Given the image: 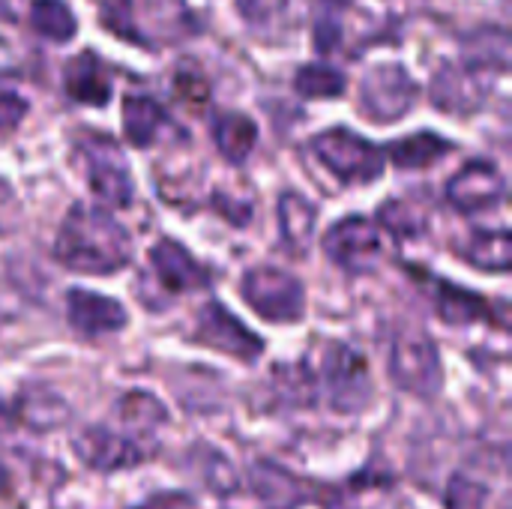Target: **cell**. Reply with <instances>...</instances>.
Returning <instances> with one entry per match:
<instances>
[{
    "instance_id": "1",
    "label": "cell",
    "mask_w": 512,
    "mask_h": 509,
    "mask_svg": "<svg viewBox=\"0 0 512 509\" xmlns=\"http://www.w3.org/2000/svg\"><path fill=\"white\" fill-rule=\"evenodd\" d=\"M54 255L66 270L108 276L129 264L132 240L129 231L105 210L75 204L54 240Z\"/></svg>"
},
{
    "instance_id": "2",
    "label": "cell",
    "mask_w": 512,
    "mask_h": 509,
    "mask_svg": "<svg viewBox=\"0 0 512 509\" xmlns=\"http://www.w3.org/2000/svg\"><path fill=\"white\" fill-rule=\"evenodd\" d=\"M102 24L120 39L147 48L177 42L183 33L195 30L192 12L183 0H105Z\"/></svg>"
},
{
    "instance_id": "3",
    "label": "cell",
    "mask_w": 512,
    "mask_h": 509,
    "mask_svg": "<svg viewBox=\"0 0 512 509\" xmlns=\"http://www.w3.org/2000/svg\"><path fill=\"white\" fill-rule=\"evenodd\" d=\"M312 150L321 159V165L345 186L375 183L384 174V162H387V156L378 144H372L363 135L342 129V126H333V129L315 135Z\"/></svg>"
},
{
    "instance_id": "4",
    "label": "cell",
    "mask_w": 512,
    "mask_h": 509,
    "mask_svg": "<svg viewBox=\"0 0 512 509\" xmlns=\"http://www.w3.org/2000/svg\"><path fill=\"white\" fill-rule=\"evenodd\" d=\"M324 399L339 414H357L372 399V375L366 366V357L351 345H327L321 357V375Z\"/></svg>"
},
{
    "instance_id": "5",
    "label": "cell",
    "mask_w": 512,
    "mask_h": 509,
    "mask_svg": "<svg viewBox=\"0 0 512 509\" xmlns=\"http://www.w3.org/2000/svg\"><path fill=\"white\" fill-rule=\"evenodd\" d=\"M81 162H84V174L87 183L93 189V195L105 204V207H129L135 186H132V174L126 165L123 150L117 147L114 138L108 135H87L78 144Z\"/></svg>"
},
{
    "instance_id": "6",
    "label": "cell",
    "mask_w": 512,
    "mask_h": 509,
    "mask_svg": "<svg viewBox=\"0 0 512 509\" xmlns=\"http://www.w3.org/2000/svg\"><path fill=\"white\" fill-rule=\"evenodd\" d=\"M243 300L249 303V309L255 315H261L264 321H276V324H291L300 321L306 312V291L303 285L276 267H255L243 276Z\"/></svg>"
},
{
    "instance_id": "7",
    "label": "cell",
    "mask_w": 512,
    "mask_h": 509,
    "mask_svg": "<svg viewBox=\"0 0 512 509\" xmlns=\"http://www.w3.org/2000/svg\"><path fill=\"white\" fill-rule=\"evenodd\" d=\"M420 96V84L402 63H378L360 81L363 114L375 123L402 120Z\"/></svg>"
},
{
    "instance_id": "8",
    "label": "cell",
    "mask_w": 512,
    "mask_h": 509,
    "mask_svg": "<svg viewBox=\"0 0 512 509\" xmlns=\"http://www.w3.org/2000/svg\"><path fill=\"white\" fill-rule=\"evenodd\" d=\"M390 378L414 396L432 399L441 393L444 369L435 342L426 333H402L390 351Z\"/></svg>"
},
{
    "instance_id": "9",
    "label": "cell",
    "mask_w": 512,
    "mask_h": 509,
    "mask_svg": "<svg viewBox=\"0 0 512 509\" xmlns=\"http://www.w3.org/2000/svg\"><path fill=\"white\" fill-rule=\"evenodd\" d=\"M492 90V72L471 63V60H450L444 63L429 84L432 105L447 114H477Z\"/></svg>"
},
{
    "instance_id": "10",
    "label": "cell",
    "mask_w": 512,
    "mask_h": 509,
    "mask_svg": "<svg viewBox=\"0 0 512 509\" xmlns=\"http://www.w3.org/2000/svg\"><path fill=\"white\" fill-rule=\"evenodd\" d=\"M195 342L213 348L240 363H255L264 354V342L222 303H204L195 315Z\"/></svg>"
},
{
    "instance_id": "11",
    "label": "cell",
    "mask_w": 512,
    "mask_h": 509,
    "mask_svg": "<svg viewBox=\"0 0 512 509\" xmlns=\"http://www.w3.org/2000/svg\"><path fill=\"white\" fill-rule=\"evenodd\" d=\"M324 252L348 273H369L384 252L381 228L366 216H348L327 228Z\"/></svg>"
},
{
    "instance_id": "12",
    "label": "cell",
    "mask_w": 512,
    "mask_h": 509,
    "mask_svg": "<svg viewBox=\"0 0 512 509\" xmlns=\"http://www.w3.org/2000/svg\"><path fill=\"white\" fill-rule=\"evenodd\" d=\"M504 195H507V180L486 159L468 162L447 183V201L459 213H483V210H492V207H498L504 201Z\"/></svg>"
},
{
    "instance_id": "13",
    "label": "cell",
    "mask_w": 512,
    "mask_h": 509,
    "mask_svg": "<svg viewBox=\"0 0 512 509\" xmlns=\"http://www.w3.org/2000/svg\"><path fill=\"white\" fill-rule=\"evenodd\" d=\"M66 312H69V324L87 339L111 336V333H120L126 327V309L117 300H111L105 294H93L87 288L69 291Z\"/></svg>"
},
{
    "instance_id": "14",
    "label": "cell",
    "mask_w": 512,
    "mask_h": 509,
    "mask_svg": "<svg viewBox=\"0 0 512 509\" xmlns=\"http://www.w3.org/2000/svg\"><path fill=\"white\" fill-rule=\"evenodd\" d=\"M75 450L84 459V465H90L93 471H102V474L132 468L141 462L138 444L129 435H117L105 426H87L75 438Z\"/></svg>"
},
{
    "instance_id": "15",
    "label": "cell",
    "mask_w": 512,
    "mask_h": 509,
    "mask_svg": "<svg viewBox=\"0 0 512 509\" xmlns=\"http://www.w3.org/2000/svg\"><path fill=\"white\" fill-rule=\"evenodd\" d=\"M150 264L156 279L171 291V294H186V291H201L210 285V273L204 264H198L189 249L177 240H162L150 249Z\"/></svg>"
},
{
    "instance_id": "16",
    "label": "cell",
    "mask_w": 512,
    "mask_h": 509,
    "mask_svg": "<svg viewBox=\"0 0 512 509\" xmlns=\"http://www.w3.org/2000/svg\"><path fill=\"white\" fill-rule=\"evenodd\" d=\"M63 87L69 93V99L81 102V105H108L111 99V75L108 66L102 63L99 54L93 51H81L75 54L66 69H63Z\"/></svg>"
},
{
    "instance_id": "17",
    "label": "cell",
    "mask_w": 512,
    "mask_h": 509,
    "mask_svg": "<svg viewBox=\"0 0 512 509\" xmlns=\"http://www.w3.org/2000/svg\"><path fill=\"white\" fill-rule=\"evenodd\" d=\"M429 282V294H432V300H435V309H438V315L447 321V324H453V327H465V324H477V321H486L489 315H492V309H489V303L480 297V294H474V291H468V288H459V285H453V282H447V279H426Z\"/></svg>"
},
{
    "instance_id": "18",
    "label": "cell",
    "mask_w": 512,
    "mask_h": 509,
    "mask_svg": "<svg viewBox=\"0 0 512 509\" xmlns=\"http://www.w3.org/2000/svg\"><path fill=\"white\" fill-rule=\"evenodd\" d=\"M171 126L168 111L141 93H132L123 99V132L129 138V144L135 147H150L153 141H159V135Z\"/></svg>"
},
{
    "instance_id": "19",
    "label": "cell",
    "mask_w": 512,
    "mask_h": 509,
    "mask_svg": "<svg viewBox=\"0 0 512 509\" xmlns=\"http://www.w3.org/2000/svg\"><path fill=\"white\" fill-rule=\"evenodd\" d=\"M249 486L270 509H294L306 498L300 480L270 462H255L249 468Z\"/></svg>"
},
{
    "instance_id": "20",
    "label": "cell",
    "mask_w": 512,
    "mask_h": 509,
    "mask_svg": "<svg viewBox=\"0 0 512 509\" xmlns=\"http://www.w3.org/2000/svg\"><path fill=\"white\" fill-rule=\"evenodd\" d=\"M318 225V210L300 192H285L279 198V231L291 252H306Z\"/></svg>"
},
{
    "instance_id": "21",
    "label": "cell",
    "mask_w": 512,
    "mask_h": 509,
    "mask_svg": "<svg viewBox=\"0 0 512 509\" xmlns=\"http://www.w3.org/2000/svg\"><path fill=\"white\" fill-rule=\"evenodd\" d=\"M213 138H216L219 153L228 162L243 165L249 159V153L255 150V144H258V126H255L252 117H246L240 111H225L213 123Z\"/></svg>"
},
{
    "instance_id": "22",
    "label": "cell",
    "mask_w": 512,
    "mask_h": 509,
    "mask_svg": "<svg viewBox=\"0 0 512 509\" xmlns=\"http://www.w3.org/2000/svg\"><path fill=\"white\" fill-rule=\"evenodd\" d=\"M453 150V144L435 132H414L408 138H399L390 144L387 156L393 159L396 168H405V171H420V168H429L435 162H441L447 153Z\"/></svg>"
},
{
    "instance_id": "23",
    "label": "cell",
    "mask_w": 512,
    "mask_h": 509,
    "mask_svg": "<svg viewBox=\"0 0 512 509\" xmlns=\"http://www.w3.org/2000/svg\"><path fill=\"white\" fill-rule=\"evenodd\" d=\"M510 231L495 228V231H474L468 243L462 246V255L468 264L492 273H507L510 270Z\"/></svg>"
},
{
    "instance_id": "24",
    "label": "cell",
    "mask_w": 512,
    "mask_h": 509,
    "mask_svg": "<svg viewBox=\"0 0 512 509\" xmlns=\"http://www.w3.org/2000/svg\"><path fill=\"white\" fill-rule=\"evenodd\" d=\"M237 9L261 33H288L297 24L300 0H237Z\"/></svg>"
},
{
    "instance_id": "25",
    "label": "cell",
    "mask_w": 512,
    "mask_h": 509,
    "mask_svg": "<svg viewBox=\"0 0 512 509\" xmlns=\"http://www.w3.org/2000/svg\"><path fill=\"white\" fill-rule=\"evenodd\" d=\"M30 27L48 42H69L78 33V18L66 0H33L30 3Z\"/></svg>"
},
{
    "instance_id": "26",
    "label": "cell",
    "mask_w": 512,
    "mask_h": 509,
    "mask_svg": "<svg viewBox=\"0 0 512 509\" xmlns=\"http://www.w3.org/2000/svg\"><path fill=\"white\" fill-rule=\"evenodd\" d=\"M117 417L129 429V438L132 441L141 438V435H153L168 420L162 402L153 399L150 393H129V396H123L120 405H117Z\"/></svg>"
},
{
    "instance_id": "27",
    "label": "cell",
    "mask_w": 512,
    "mask_h": 509,
    "mask_svg": "<svg viewBox=\"0 0 512 509\" xmlns=\"http://www.w3.org/2000/svg\"><path fill=\"white\" fill-rule=\"evenodd\" d=\"M465 60L483 66V69H495V72H507V63H510V39H507V30L501 27H489V30H480L474 36L465 39Z\"/></svg>"
},
{
    "instance_id": "28",
    "label": "cell",
    "mask_w": 512,
    "mask_h": 509,
    "mask_svg": "<svg viewBox=\"0 0 512 509\" xmlns=\"http://www.w3.org/2000/svg\"><path fill=\"white\" fill-rule=\"evenodd\" d=\"M348 87L345 75L330 63H306L294 75V90L306 99H336Z\"/></svg>"
},
{
    "instance_id": "29",
    "label": "cell",
    "mask_w": 512,
    "mask_h": 509,
    "mask_svg": "<svg viewBox=\"0 0 512 509\" xmlns=\"http://www.w3.org/2000/svg\"><path fill=\"white\" fill-rule=\"evenodd\" d=\"M18 417L36 429H54V426L66 423L69 411H66L60 396H54L48 390H30V393H24L18 411H15V420Z\"/></svg>"
},
{
    "instance_id": "30",
    "label": "cell",
    "mask_w": 512,
    "mask_h": 509,
    "mask_svg": "<svg viewBox=\"0 0 512 509\" xmlns=\"http://www.w3.org/2000/svg\"><path fill=\"white\" fill-rule=\"evenodd\" d=\"M378 219H381V228H387L399 240H411V237H420L426 231V219L411 201H387V204H381Z\"/></svg>"
},
{
    "instance_id": "31",
    "label": "cell",
    "mask_w": 512,
    "mask_h": 509,
    "mask_svg": "<svg viewBox=\"0 0 512 509\" xmlns=\"http://www.w3.org/2000/svg\"><path fill=\"white\" fill-rule=\"evenodd\" d=\"M345 0H318L315 12V48L321 54H330L339 48L342 30H345Z\"/></svg>"
},
{
    "instance_id": "32",
    "label": "cell",
    "mask_w": 512,
    "mask_h": 509,
    "mask_svg": "<svg viewBox=\"0 0 512 509\" xmlns=\"http://www.w3.org/2000/svg\"><path fill=\"white\" fill-rule=\"evenodd\" d=\"M447 507L450 509H486L492 507V495L486 492V486L474 483L471 477L456 474L450 489H447Z\"/></svg>"
},
{
    "instance_id": "33",
    "label": "cell",
    "mask_w": 512,
    "mask_h": 509,
    "mask_svg": "<svg viewBox=\"0 0 512 509\" xmlns=\"http://www.w3.org/2000/svg\"><path fill=\"white\" fill-rule=\"evenodd\" d=\"M27 111H30L27 99L6 78H0V132L15 129L27 117Z\"/></svg>"
},
{
    "instance_id": "34",
    "label": "cell",
    "mask_w": 512,
    "mask_h": 509,
    "mask_svg": "<svg viewBox=\"0 0 512 509\" xmlns=\"http://www.w3.org/2000/svg\"><path fill=\"white\" fill-rule=\"evenodd\" d=\"M174 93H177L186 105H192V108H201V105H207V99H210L207 81H204L198 72H192V69H180V72L174 75Z\"/></svg>"
},
{
    "instance_id": "35",
    "label": "cell",
    "mask_w": 512,
    "mask_h": 509,
    "mask_svg": "<svg viewBox=\"0 0 512 509\" xmlns=\"http://www.w3.org/2000/svg\"><path fill=\"white\" fill-rule=\"evenodd\" d=\"M18 216H21V204H18V198L12 192V186L0 177V234L15 231Z\"/></svg>"
},
{
    "instance_id": "36",
    "label": "cell",
    "mask_w": 512,
    "mask_h": 509,
    "mask_svg": "<svg viewBox=\"0 0 512 509\" xmlns=\"http://www.w3.org/2000/svg\"><path fill=\"white\" fill-rule=\"evenodd\" d=\"M15 426V411L0 399V432H6V429H12Z\"/></svg>"
},
{
    "instance_id": "37",
    "label": "cell",
    "mask_w": 512,
    "mask_h": 509,
    "mask_svg": "<svg viewBox=\"0 0 512 509\" xmlns=\"http://www.w3.org/2000/svg\"><path fill=\"white\" fill-rule=\"evenodd\" d=\"M18 18V0H0V21Z\"/></svg>"
},
{
    "instance_id": "38",
    "label": "cell",
    "mask_w": 512,
    "mask_h": 509,
    "mask_svg": "<svg viewBox=\"0 0 512 509\" xmlns=\"http://www.w3.org/2000/svg\"><path fill=\"white\" fill-rule=\"evenodd\" d=\"M3 489H6V468L0 465V492H3Z\"/></svg>"
}]
</instances>
